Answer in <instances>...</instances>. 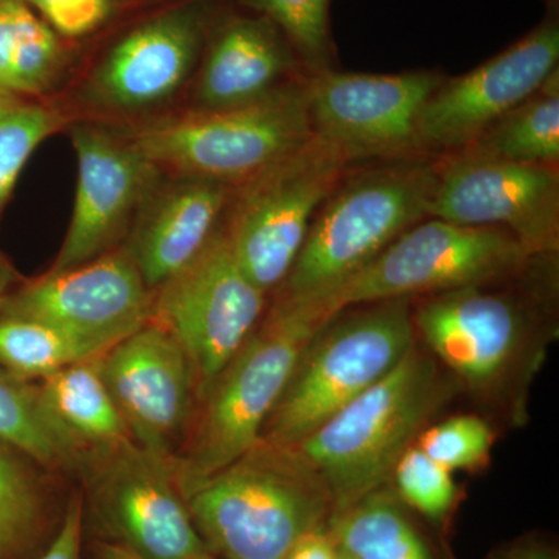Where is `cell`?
Wrapping results in <instances>:
<instances>
[{
  "mask_svg": "<svg viewBox=\"0 0 559 559\" xmlns=\"http://www.w3.org/2000/svg\"><path fill=\"white\" fill-rule=\"evenodd\" d=\"M100 559H142L132 551L124 549V547L117 546V544L105 543L100 547Z\"/></svg>",
  "mask_w": 559,
  "mask_h": 559,
  "instance_id": "cell-36",
  "label": "cell"
},
{
  "mask_svg": "<svg viewBox=\"0 0 559 559\" xmlns=\"http://www.w3.org/2000/svg\"><path fill=\"white\" fill-rule=\"evenodd\" d=\"M124 134L165 175L218 180L235 189L314 135L307 75L250 105L194 109Z\"/></svg>",
  "mask_w": 559,
  "mask_h": 559,
  "instance_id": "cell-6",
  "label": "cell"
},
{
  "mask_svg": "<svg viewBox=\"0 0 559 559\" xmlns=\"http://www.w3.org/2000/svg\"><path fill=\"white\" fill-rule=\"evenodd\" d=\"M340 550L331 538L329 527L322 525L305 533L289 550L286 559H337Z\"/></svg>",
  "mask_w": 559,
  "mask_h": 559,
  "instance_id": "cell-34",
  "label": "cell"
},
{
  "mask_svg": "<svg viewBox=\"0 0 559 559\" xmlns=\"http://www.w3.org/2000/svg\"><path fill=\"white\" fill-rule=\"evenodd\" d=\"M392 477L401 500L430 521H443L457 502L459 488L451 471L429 459L415 443L399 460Z\"/></svg>",
  "mask_w": 559,
  "mask_h": 559,
  "instance_id": "cell-31",
  "label": "cell"
},
{
  "mask_svg": "<svg viewBox=\"0 0 559 559\" xmlns=\"http://www.w3.org/2000/svg\"><path fill=\"white\" fill-rule=\"evenodd\" d=\"M535 260L500 227L423 219L362 270L312 300L334 318L347 308L371 301L417 299L514 277Z\"/></svg>",
  "mask_w": 559,
  "mask_h": 559,
  "instance_id": "cell-7",
  "label": "cell"
},
{
  "mask_svg": "<svg viewBox=\"0 0 559 559\" xmlns=\"http://www.w3.org/2000/svg\"><path fill=\"white\" fill-rule=\"evenodd\" d=\"M436 359L417 347L294 450L345 509L388 485L396 463L447 399Z\"/></svg>",
  "mask_w": 559,
  "mask_h": 559,
  "instance_id": "cell-3",
  "label": "cell"
},
{
  "mask_svg": "<svg viewBox=\"0 0 559 559\" xmlns=\"http://www.w3.org/2000/svg\"><path fill=\"white\" fill-rule=\"evenodd\" d=\"M106 352L39 320L0 311V369L22 380H43Z\"/></svg>",
  "mask_w": 559,
  "mask_h": 559,
  "instance_id": "cell-26",
  "label": "cell"
},
{
  "mask_svg": "<svg viewBox=\"0 0 559 559\" xmlns=\"http://www.w3.org/2000/svg\"><path fill=\"white\" fill-rule=\"evenodd\" d=\"M428 218L471 227H500L530 257L557 255L558 165L439 157Z\"/></svg>",
  "mask_w": 559,
  "mask_h": 559,
  "instance_id": "cell-11",
  "label": "cell"
},
{
  "mask_svg": "<svg viewBox=\"0 0 559 559\" xmlns=\"http://www.w3.org/2000/svg\"><path fill=\"white\" fill-rule=\"evenodd\" d=\"M83 520V500L73 499L53 543L39 559H80Z\"/></svg>",
  "mask_w": 559,
  "mask_h": 559,
  "instance_id": "cell-33",
  "label": "cell"
},
{
  "mask_svg": "<svg viewBox=\"0 0 559 559\" xmlns=\"http://www.w3.org/2000/svg\"><path fill=\"white\" fill-rule=\"evenodd\" d=\"M103 380L131 439L170 468L173 451L189 419L193 377L189 359L159 323H148L98 358Z\"/></svg>",
  "mask_w": 559,
  "mask_h": 559,
  "instance_id": "cell-16",
  "label": "cell"
},
{
  "mask_svg": "<svg viewBox=\"0 0 559 559\" xmlns=\"http://www.w3.org/2000/svg\"><path fill=\"white\" fill-rule=\"evenodd\" d=\"M148 288L127 248L66 271L22 282L0 299V311L47 325L109 349L151 320Z\"/></svg>",
  "mask_w": 559,
  "mask_h": 559,
  "instance_id": "cell-13",
  "label": "cell"
},
{
  "mask_svg": "<svg viewBox=\"0 0 559 559\" xmlns=\"http://www.w3.org/2000/svg\"><path fill=\"white\" fill-rule=\"evenodd\" d=\"M76 156L72 218L51 272L105 255L130 234L143 201L165 175L128 139L103 124H70Z\"/></svg>",
  "mask_w": 559,
  "mask_h": 559,
  "instance_id": "cell-14",
  "label": "cell"
},
{
  "mask_svg": "<svg viewBox=\"0 0 559 559\" xmlns=\"http://www.w3.org/2000/svg\"><path fill=\"white\" fill-rule=\"evenodd\" d=\"M95 513L117 546L142 559H215L191 520L170 468L140 448L109 452Z\"/></svg>",
  "mask_w": 559,
  "mask_h": 559,
  "instance_id": "cell-17",
  "label": "cell"
},
{
  "mask_svg": "<svg viewBox=\"0 0 559 559\" xmlns=\"http://www.w3.org/2000/svg\"><path fill=\"white\" fill-rule=\"evenodd\" d=\"M22 282V277L20 272L14 270L13 264L10 263L9 260L3 257V253L0 252V299L10 290L16 288L17 285Z\"/></svg>",
  "mask_w": 559,
  "mask_h": 559,
  "instance_id": "cell-35",
  "label": "cell"
},
{
  "mask_svg": "<svg viewBox=\"0 0 559 559\" xmlns=\"http://www.w3.org/2000/svg\"><path fill=\"white\" fill-rule=\"evenodd\" d=\"M61 68L60 36L24 0H0V94L38 100Z\"/></svg>",
  "mask_w": 559,
  "mask_h": 559,
  "instance_id": "cell-22",
  "label": "cell"
},
{
  "mask_svg": "<svg viewBox=\"0 0 559 559\" xmlns=\"http://www.w3.org/2000/svg\"><path fill=\"white\" fill-rule=\"evenodd\" d=\"M231 191L218 180L162 176L135 215L127 246L150 289L200 255L221 227Z\"/></svg>",
  "mask_w": 559,
  "mask_h": 559,
  "instance_id": "cell-19",
  "label": "cell"
},
{
  "mask_svg": "<svg viewBox=\"0 0 559 559\" xmlns=\"http://www.w3.org/2000/svg\"><path fill=\"white\" fill-rule=\"evenodd\" d=\"M209 24L204 5L168 11L114 44L84 84L86 100L114 114L156 108L190 79Z\"/></svg>",
  "mask_w": 559,
  "mask_h": 559,
  "instance_id": "cell-18",
  "label": "cell"
},
{
  "mask_svg": "<svg viewBox=\"0 0 559 559\" xmlns=\"http://www.w3.org/2000/svg\"><path fill=\"white\" fill-rule=\"evenodd\" d=\"M439 159L407 157L341 180L312 219L277 296L318 299L428 218Z\"/></svg>",
  "mask_w": 559,
  "mask_h": 559,
  "instance_id": "cell-4",
  "label": "cell"
},
{
  "mask_svg": "<svg viewBox=\"0 0 559 559\" xmlns=\"http://www.w3.org/2000/svg\"><path fill=\"white\" fill-rule=\"evenodd\" d=\"M296 51L267 17L235 14L213 33L200 76L197 109H227L270 97L301 79ZM305 69V68H304Z\"/></svg>",
  "mask_w": 559,
  "mask_h": 559,
  "instance_id": "cell-20",
  "label": "cell"
},
{
  "mask_svg": "<svg viewBox=\"0 0 559 559\" xmlns=\"http://www.w3.org/2000/svg\"><path fill=\"white\" fill-rule=\"evenodd\" d=\"M61 38L80 39L106 24L114 0H24Z\"/></svg>",
  "mask_w": 559,
  "mask_h": 559,
  "instance_id": "cell-32",
  "label": "cell"
},
{
  "mask_svg": "<svg viewBox=\"0 0 559 559\" xmlns=\"http://www.w3.org/2000/svg\"><path fill=\"white\" fill-rule=\"evenodd\" d=\"M415 444L448 471H479L491 459L495 432L477 415H455L421 430Z\"/></svg>",
  "mask_w": 559,
  "mask_h": 559,
  "instance_id": "cell-30",
  "label": "cell"
},
{
  "mask_svg": "<svg viewBox=\"0 0 559 559\" xmlns=\"http://www.w3.org/2000/svg\"><path fill=\"white\" fill-rule=\"evenodd\" d=\"M559 70V22L549 16L479 68L444 79L419 114V156H450L532 97Z\"/></svg>",
  "mask_w": 559,
  "mask_h": 559,
  "instance_id": "cell-12",
  "label": "cell"
},
{
  "mask_svg": "<svg viewBox=\"0 0 559 559\" xmlns=\"http://www.w3.org/2000/svg\"><path fill=\"white\" fill-rule=\"evenodd\" d=\"M454 154L513 164L558 165L559 70L532 97Z\"/></svg>",
  "mask_w": 559,
  "mask_h": 559,
  "instance_id": "cell-24",
  "label": "cell"
},
{
  "mask_svg": "<svg viewBox=\"0 0 559 559\" xmlns=\"http://www.w3.org/2000/svg\"><path fill=\"white\" fill-rule=\"evenodd\" d=\"M349 165L336 146L314 134L231 191L224 231L241 270L263 293L277 290L288 277L316 213Z\"/></svg>",
  "mask_w": 559,
  "mask_h": 559,
  "instance_id": "cell-8",
  "label": "cell"
},
{
  "mask_svg": "<svg viewBox=\"0 0 559 559\" xmlns=\"http://www.w3.org/2000/svg\"><path fill=\"white\" fill-rule=\"evenodd\" d=\"M337 559H352V558L345 557V555L340 554V558H337Z\"/></svg>",
  "mask_w": 559,
  "mask_h": 559,
  "instance_id": "cell-38",
  "label": "cell"
},
{
  "mask_svg": "<svg viewBox=\"0 0 559 559\" xmlns=\"http://www.w3.org/2000/svg\"><path fill=\"white\" fill-rule=\"evenodd\" d=\"M444 79L432 70L371 75L326 69L307 75L312 132L349 164L419 156V114Z\"/></svg>",
  "mask_w": 559,
  "mask_h": 559,
  "instance_id": "cell-10",
  "label": "cell"
},
{
  "mask_svg": "<svg viewBox=\"0 0 559 559\" xmlns=\"http://www.w3.org/2000/svg\"><path fill=\"white\" fill-rule=\"evenodd\" d=\"M0 441L44 466L68 463L76 444L47 409L38 385L0 369Z\"/></svg>",
  "mask_w": 559,
  "mask_h": 559,
  "instance_id": "cell-25",
  "label": "cell"
},
{
  "mask_svg": "<svg viewBox=\"0 0 559 559\" xmlns=\"http://www.w3.org/2000/svg\"><path fill=\"white\" fill-rule=\"evenodd\" d=\"M330 319L316 300L277 296L201 400L200 418L171 465L182 498L260 443L297 360Z\"/></svg>",
  "mask_w": 559,
  "mask_h": 559,
  "instance_id": "cell-1",
  "label": "cell"
},
{
  "mask_svg": "<svg viewBox=\"0 0 559 559\" xmlns=\"http://www.w3.org/2000/svg\"><path fill=\"white\" fill-rule=\"evenodd\" d=\"M266 297L241 270L223 226L197 259L154 290L151 320L186 353L198 400L259 325Z\"/></svg>",
  "mask_w": 559,
  "mask_h": 559,
  "instance_id": "cell-9",
  "label": "cell"
},
{
  "mask_svg": "<svg viewBox=\"0 0 559 559\" xmlns=\"http://www.w3.org/2000/svg\"><path fill=\"white\" fill-rule=\"evenodd\" d=\"M183 499L209 550L224 559H286L334 510L299 452L264 441Z\"/></svg>",
  "mask_w": 559,
  "mask_h": 559,
  "instance_id": "cell-2",
  "label": "cell"
},
{
  "mask_svg": "<svg viewBox=\"0 0 559 559\" xmlns=\"http://www.w3.org/2000/svg\"><path fill=\"white\" fill-rule=\"evenodd\" d=\"M68 124L61 109L0 94V218L33 153Z\"/></svg>",
  "mask_w": 559,
  "mask_h": 559,
  "instance_id": "cell-27",
  "label": "cell"
},
{
  "mask_svg": "<svg viewBox=\"0 0 559 559\" xmlns=\"http://www.w3.org/2000/svg\"><path fill=\"white\" fill-rule=\"evenodd\" d=\"M98 358L50 373L39 380L38 389L47 409L76 447H94L108 454L130 444L131 436L103 380Z\"/></svg>",
  "mask_w": 559,
  "mask_h": 559,
  "instance_id": "cell-21",
  "label": "cell"
},
{
  "mask_svg": "<svg viewBox=\"0 0 559 559\" xmlns=\"http://www.w3.org/2000/svg\"><path fill=\"white\" fill-rule=\"evenodd\" d=\"M499 282L412 304L415 333L436 358L476 388L489 389L503 380L535 325L532 304L513 290L499 289Z\"/></svg>",
  "mask_w": 559,
  "mask_h": 559,
  "instance_id": "cell-15",
  "label": "cell"
},
{
  "mask_svg": "<svg viewBox=\"0 0 559 559\" xmlns=\"http://www.w3.org/2000/svg\"><path fill=\"white\" fill-rule=\"evenodd\" d=\"M22 452L0 441V559H20L43 520L38 481Z\"/></svg>",
  "mask_w": 559,
  "mask_h": 559,
  "instance_id": "cell-28",
  "label": "cell"
},
{
  "mask_svg": "<svg viewBox=\"0 0 559 559\" xmlns=\"http://www.w3.org/2000/svg\"><path fill=\"white\" fill-rule=\"evenodd\" d=\"M502 559H557L551 554H546V551L540 550H520L514 551V554L507 555L506 558Z\"/></svg>",
  "mask_w": 559,
  "mask_h": 559,
  "instance_id": "cell-37",
  "label": "cell"
},
{
  "mask_svg": "<svg viewBox=\"0 0 559 559\" xmlns=\"http://www.w3.org/2000/svg\"><path fill=\"white\" fill-rule=\"evenodd\" d=\"M329 532L340 554L352 559H433L428 543L384 487L333 511Z\"/></svg>",
  "mask_w": 559,
  "mask_h": 559,
  "instance_id": "cell-23",
  "label": "cell"
},
{
  "mask_svg": "<svg viewBox=\"0 0 559 559\" xmlns=\"http://www.w3.org/2000/svg\"><path fill=\"white\" fill-rule=\"evenodd\" d=\"M248 9L267 17L288 39L308 75L331 69L333 40L331 0H241Z\"/></svg>",
  "mask_w": 559,
  "mask_h": 559,
  "instance_id": "cell-29",
  "label": "cell"
},
{
  "mask_svg": "<svg viewBox=\"0 0 559 559\" xmlns=\"http://www.w3.org/2000/svg\"><path fill=\"white\" fill-rule=\"evenodd\" d=\"M412 304L371 301L331 318L301 353L260 441L297 447L395 369L417 344Z\"/></svg>",
  "mask_w": 559,
  "mask_h": 559,
  "instance_id": "cell-5",
  "label": "cell"
}]
</instances>
